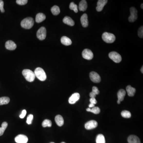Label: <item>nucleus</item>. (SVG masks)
<instances>
[{
	"label": "nucleus",
	"mask_w": 143,
	"mask_h": 143,
	"mask_svg": "<svg viewBox=\"0 0 143 143\" xmlns=\"http://www.w3.org/2000/svg\"><path fill=\"white\" fill-rule=\"evenodd\" d=\"M22 74L28 82H33L35 79V76L34 72L30 70H24L22 71Z\"/></svg>",
	"instance_id": "f257e3e1"
},
{
	"label": "nucleus",
	"mask_w": 143,
	"mask_h": 143,
	"mask_svg": "<svg viewBox=\"0 0 143 143\" xmlns=\"http://www.w3.org/2000/svg\"><path fill=\"white\" fill-rule=\"evenodd\" d=\"M34 22L31 17H27L24 19L21 22V26L23 28L30 29L33 26Z\"/></svg>",
	"instance_id": "f03ea898"
},
{
	"label": "nucleus",
	"mask_w": 143,
	"mask_h": 143,
	"mask_svg": "<svg viewBox=\"0 0 143 143\" xmlns=\"http://www.w3.org/2000/svg\"><path fill=\"white\" fill-rule=\"evenodd\" d=\"M35 77L41 81L45 80L47 78V75L43 69L38 67L36 68L34 71Z\"/></svg>",
	"instance_id": "7ed1b4c3"
},
{
	"label": "nucleus",
	"mask_w": 143,
	"mask_h": 143,
	"mask_svg": "<svg viewBox=\"0 0 143 143\" xmlns=\"http://www.w3.org/2000/svg\"><path fill=\"white\" fill-rule=\"evenodd\" d=\"M103 40L107 43H111L115 41L116 37L115 35L110 33L104 32L102 36Z\"/></svg>",
	"instance_id": "20e7f679"
},
{
	"label": "nucleus",
	"mask_w": 143,
	"mask_h": 143,
	"mask_svg": "<svg viewBox=\"0 0 143 143\" xmlns=\"http://www.w3.org/2000/svg\"><path fill=\"white\" fill-rule=\"evenodd\" d=\"M109 56L110 59L115 63H119L122 61V57L119 54L115 51L111 52L109 54Z\"/></svg>",
	"instance_id": "39448f33"
},
{
	"label": "nucleus",
	"mask_w": 143,
	"mask_h": 143,
	"mask_svg": "<svg viewBox=\"0 0 143 143\" xmlns=\"http://www.w3.org/2000/svg\"><path fill=\"white\" fill-rule=\"evenodd\" d=\"M130 15L128 18V20L130 22H134L136 21L138 18V11L135 8L131 7L130 8Z\"/></svg>",
	"instance_id": "423d86ee"
},
{
	"label": "nucleus",
	"mask_w": 143,
	"mask_h": 143,
	"mask_svg": "<svg viewBox=\"0 0 143 143\" xmlns=\"http://www.w3.org/2000/svg\"><path fill=\"white\" fill-rule=\"evenodd\" d=\"M46 30L44 27L40 28L37 33V37L40 40H43L46 37Z\"/></svg>",
	"instance_id": "0eeeda50"
},
{
	"label": "nucleus",
	"mask_w": 143,
	"mask_h": 143,
	"mask_svg": "<svg viewBox=\"0 0 143 143\" xmlns=\"http://www.w3.org/2000/svg\"><path fill=\"white\" fill-rule=\"evenodd\" d=\"M82 55L84 59L88 60H91L93 57V53L91 50L88 49L83 50L82 53Z\"/></svg>",
	"instance_id": "6e6552de"
},
{
	"label": "nucleus",
	"mask_w": 143,
	"mask_h": 143,
	"mask_svg": "<svg viewBox=\"0 0 143 143\" xmlns=\"http://www.w3.org/2000/svg\"><path fill=\"white\" fill-rule=\"evenodd\" d=\"M90 77L92 82L96 83L100 82L101 78L98 73L95 72H91L90 74Z\"/></svg>",
	"instance_id": "1a4fd4ad"
},
{
	"label": "nucleus",
	"mask_w": 143,
	"mask_h": 143,
	"mask_svg": "<svg viewBox=\"0 0 143 143\" xmlns=\"http://www.w3.org/2000/svg\"><path fill=\"white\" fill-rule=\"evenodd\" d=\"M98 123L97 121L94 120H91L87 122L85 125V129L88 130H92L98 127Z\"/></svg>",
	"instance_id": "9d476101"
},
{
	"label": "nucleus",
	"mask_w": 143,
	"mask_h": 143,
	"mask_svg": "<svg viewBox=\"0 0 143 143\" xmlns=\"http://www.w3.org/2000/svg\"><path fill=\"white\" fill-rule=\"evenodd\" d=\"M28 140L27 137L23 134H20L15 138V141L17 143H27Z\"/></svg>",
	"instance_id": "9b49d317"
},
{
	"label": "nucleus",
	"mask_w": 143,
	"mask_h": 143,
	"mask_svg": "<svg viewBox=\"0 0 143 143\" xmlns=\"http://www.w3.org/2000/svg\"><path fill=\"white\" fill-rule=\"evenodd\" d=\"M80 95L79 93H73L69 99V103L70 104H74L80 99Z\"/></svg>",
	"instance_id": "f8f14e48"
},
{
	"label": "nucleus",
	"mask_w": 143,
	"mask_h": 143,
	"mask_svg": "<svg viewBox=\"0 0 143 143\" xmlns=\"http://www.w3.org/2000/svg\"><path fill=\"white\" fill-rule=\"evenodd\" d=\"M107 2V0H99L97 3V6L96 7L97 11H101L103 9L104 6L106 5Z\"/></svg>",
	"instance_id": "ddd939ff"
},
{
	"label": "nucleus",
	"mask_w": 143,
	"mask_h": 143,
	"mask_svg": "<svg viewBox=\"0 0 143 143\" xmlns=\"http://www.w3.org/2000/svg\"><path fill=\"white\" fill-rule=\"evenodd\" d=\"M81 24L83 27H87L88 26V16L86 14H84L81 16L80 18Z\"/></svg>",
	"instance_id": "4468645a"
},
{
	"label": "nucleus",
	"mask_w": 143,
	"mask_h": 143,
	"mask_svg": "<svg viewBox=\"0 0 143 143\" xmlns=\"http://www.w3.org/2000/svg\"><path fill=\"white\" fill-rule=\"evenodd\" d=\"M5 47L6 49L9 50H14L16 48V44L11 40L8 41L5 43Z\"/></svg>",
	"instance_id": "2eb2a0df"
},
{
	"label": "nucleus",
	"mask_w": 143,
	"mask_h": 143,
	"mask_svg": "<svg viewBox=\"0 0 143 143\" xmlns=\"http://www.w3.org/2000/svg\"><path fill=\"white\" fill-rule=\"evenodd\" d=\"M128 141L129 143H141L140 139L135 135L129 136L128 138Z\"/></svg>",
	"instance_id": "dca6fc26"
},
{
	"label": "nucleus",
	"mask_w": 143,
	"mask_h": 143,
	"mask_svg": "<svg viewBox=\"0 0 143 143\" xmlns=\"http://www.w3.org/2000/svg\"><path fill=\"white\" fill-rule=\"evenodd\" d=\"M61 42L63 45L66 46L70 45L72 43V41L69 38L66 36H63L61 38Z\"/></svg>",
	"instance_id": "f3484780"
},
{
	"label": "nucleus",
	"mask_w": 143,
	"mask_h": 143,
	"mask_svg": "<svg viewBox=\"0 0 143 143\" xmlns=\"http://www.w3.org/2000/svg\"><path fill=\"white\" fill-rule=\"evenodd\" d=\"M63 22L66 24L71 26H74L75 24L74 20L69 16H65L63 19Z\"/></svg>",
	"instance_id": "a211bd4d"
},
{
	"label": "nucleus",
	"mask_w": 143,
	"mask_h": 143,
	"mask_svg": "<svg viewBox=\"0 0 143 143\" xmlns=\"http://www.w3.org/2000/svg\"><path fill=\"white\" fill-rule=\"evenodd\" d=\"M88 7V4L85 0H82L79 3V9L81 11H85Z\"/></svg>",
	"instance_id": "6ab92c4d"
},
{
	"label": "nucleus",
	"mask_w": 143,
	"mask_h": 143,
	"mask_svg": "<svg viewBox=\"0 0 143 143\" xmlns=\"http://www.w3.org/2000/svg\"><path fill=\"white\" fill-rule=\"evenodd\" d=\"M55 121L57 125L59 127H61L64 125V121L62 116L60 115H56L55 118Z\"/></svg>",
	"instance_id": "aec40b11"
},
{
	"label": "nucleus",
	"mask_w": 143,
	"mask_h": 143,
	"mask_svg": "<svg viewBox=\"0 0 143 143\" xmlns=\"http://www.w3.org/2000/svg\"><path fill=\"white\" fill-rule=\"evenodd\" d=\"M127 92L128 95L129 96L133 97L134 96V94L135 93L136 90L135 88H133L131 85H128L126 88Z\"/></svg>",
	"instance_id": "412c9836"
},
{
	"label": "nucleus",
	"mask_w": 143,
	"mask_h": 143,
	"mask_svg": "<svg viewBox=\"0 0 143 143\" xmlns=\"http://www.w3.org/2000/svg\"><path fill=\"white\" fill-rule=\"evenodd\" d=\"M125 96L126 91L125 90L123 89L119 90L117 93L118 98V100L120 101V102L123 101Z\"/></svg>",
	"instance_id": "4be33fe9"
},
{
	"label": "nucleus",
	"mask_w": 143,
	"mask_h": 143,
	"mask_svg": "<svg viewBox=\"0 0 143 143\" xmlns=\"http://www.w3.org/2000/svg\"><path fill=\"white\" fill-rule=\"evenodd\" d=\"M46 19V16L43 14L40 13L37 14L35 18V21L37 23H40L42 22Z\"/></svg>",
	"instance_id": "5701e85b"
},
{
	"label": "nucleus",
	"mask_w": 143,
	"mask_h": 143,
	"mask_svg": "<svg viewBox=\"0 0 143 143\" xmlns=\"http://www.w3.org/2000/svg\"><path fill=\"white\" fill-rule=\"evenodd\" d=\"M86 111L88 112H93L95 114H98L100 113V109H99V107H94L93 108L90 109V108H88L86 109Z\"/></svg>",
	"instance_id": "b1692460"
},
{
	"label": "nucleus",
	"mask_w": 143,
	"mask_h": 143,
	"mask_svg": "<svg viewBox=\"0 0 143 143\" xmlns=\"http://www.w3.org/2000/svg\"><path fill=\"white\" fill-rule=\"evenodd\" d=\"M96 143H106V140L103 134H98L96 139Z\"/></svg>",
	"instance_id": "393cba45"
},
{
	"label": "nucleus",
	"mask_w": 143,
	"mask_h": 143,
	"mask_svg": "<svg viewBox=\"0 0 143 143\" xmlns=\"http://www.w3.org/2000/svg\"><path fill=\"white\" fill-rule=\"evenodd\" d=\"M10 100L9 98L6 97L0 98V106L7 104L10 102Z\"/></svg>",
	"instance_id": "a878e982"
},
{
	"label": "nucleus",
	"mask_w": 143,
	"mask_h": 143,
	"mask_svg": "<svg viewBox=\"0 0 143 143\" xmlns=\"http://www.w3.org/2000/svg\"><path fill=\"white\" fill-rule=\"evenodd\" d=\"M51 11L54 15L56 16L60 14V8L57 6H54L51 8Z\"/></svg>",
	"instance_id": "bb28decb"
},
{
	"label": "nucleus",
	"mask_w": 143,
	"mask_h": 143,
	"mask_svg": "<svg viewBox=\"0 0 143 143\" xmlns=\"http://www.w3.org/2000/svg\"><path fill=\"white\" fill-rule=\"evenodd\" d=\"M1 127L0 128V136L3 135L6 128L8 127V123L4 122L2 123Z\"/></svg>",
	"instance_id": "cd10ccee"
},
{
	"label": "nucleus",
	"mask_w": 143,
	"mask_h": 143,
	"mask_svg": "<svg viewBox=\"0 0 143 143\" xmlns=\"http://www.w3.org/2000/svg\"><path fill=\"white\" fill-rule=\"evenodd\" d=\"M52 122L48 119H45L43 122L42 126L43 127H51L52 126Z\"/></svg>",
	"instance_id": "c85d7f7f"
},
{
	"label": "nucleus",
	"mask_w": 143,
	"mask_h": 143,
	"mask_svg": "<svg viewBox=\"0 0 143 143\" xmlns=\"http://www.w3.org/2000/svg\"><path fill=\"white\" fill-rule=\"evenodd\" d=\"M121 114L122 117L125 118H130L131 117V113L129 111L126 110L122 111L121 112Z\"/></svg>",
	"instance_id": "c756f323"
},
{
	"label": "nucleus",
	"mask_w": 143,
	"mask_h": 143,
	"mask_svg": "<svg viewBox=\"0 0 143 143\" xmlns=\"http://www.w3.org/2000/svg\"><path fill=\"white\" fill-rule=\"evenodd\" d=\"M69 8L71 10L74 11L75 13H77L78 12L77 5L73 2L70 3L69 6Z\"/></svg>",
	"instance_id": "7c9ffc66"
},
{
	"label": "nucleus",
	"mask_w": 143,
	"mask_h": 143,
	"mask_svg": "<svg viewBox=\"0 0 143 143\" xmlns=\"http://www.w3.org/2000/svg\"><path fill=\"white\" fill-rule=\"evenodd\" d=\"M33 116L32 115L30 114L28 115L27 119L26 122L28 125H31L32 123V121L33 119Z\"/></svg>",
	"instance_id": "2f4dec72"
},
{
	"label": "nucleus",
	"mask_w": 143,
	"mask_h": 143,
	"mask_svg": "<svg viewBox=\"0 0 143 143\" xmlns=\"http://www.w3.org/2000/svg\"><path fill=\"white\" fill-rule=\"evenodd\" d=\"M27 0H17L16 1L17 4H18V5H26L27 3Z\"/></svg>",
	"instance_id": "473e14b6"
},
{
	"label": "nucleus",
	"mask_w": 143,
	"mask_h": 143,
	"mask_svg": "<svg viewBox=\"0 0 143 143\" xmlns=\"http://www.w3.org/2000/svg\"><path fill=\"white\" fill-rule=\"evenodd\" d=\"M138 35L140 37L142 38L143 37V27L141 26L138 31Z\"/></svg>",
	"instance_id": "72a5a7b5"
},
{
	"label": "nucleus",
	"mask_w": 143,
	"mask_h": 143,
	"mask_svg": "<svg viewBox=\"0 0 143 143\" xmlns=\"http://www.w3.org/2000/svg\"><path fill=\"white\" fill-rule=\"evenodd\" d=\"M92 92H93L96 95H98L99 93V91L97 87L93 86L92 88Z\"/></svg>",
	"instance_id": "f704fd0d"
},
{
	"label": "nucleus",
	"mask_w": 143,
	"mask_h": 143,
	"mask_svg": "<svg viewBox=\"0 0 143 143\" xmlns=\"http://www.w3.org/2000/svg\"><path fill=\"white\" fill-rule=\"evenodd\" d=\"M0 11L3 13L5 12V10L4 9V2L2 0H0Z\"/></svg>",
	"instance_id": "c9c22d12"
},
{
	"label": "nucleus",
	"mask_w": 143,
	"mask_h": 143,
	"mask_svg": "<svg viewBox=\"0 0 143 143\" xmlns=\"http://www.w3.org/2000/svg\"><path fill=\"white\" fill-rule=\"evenodd\" d=\"M27 112L26 110H23L22 111V112L21 114L20 115V117L21 118V119H23L24 118V117L26 116V114Z\"/></svg>",
	"instance_id": "e433bc0d"
},
{
	"label": "nucleus",
	"mask_w": 143,
	"mask_h": 143,
	"mask_svg": "<svg viewBox=\"0 0 143 143\" xmlns=\"http://www.w3.org/2000/svg\"><path fill=\"white\" fill-rule=\"evenodd\" d=\"M90 103L93 104H95L97 103V101L96 100L95 98H91L90 99Z\"/></svg>",
	"instance_id": "4c0bfd02"
},
{
	"label": "nucleus",
	"mask_w": 143,
	"mask_h": 143,
	"mask_svg": "<svg viewBox=\"0 0 143 143\" xmlns=\"http://www.w3.org/2000/svg\"><path fill=\"white\" fill-rule=\"evenodd\" d=\"M96 95L95 94V93H93V92L91 91L90 93V96L91 98H95L96 97Z\"/></svg>",
	"instance_id": "58836bf2"
},
{
	"label": "nucleus",
	"mask_w": 143,
	"mask_h": 143,
	"mask_svg": "<svg viewBox=\"0 0 143 143\" xmlns=\"http://www.w3.org/2000/svg\"><path fill=\"white\" fill-rule=\"evenodd\" d=\"M94 107H95V104H93L90 103L89 105V108H90V109Z\"/></svg>",
	"instance_id": "ea45409f"
},
{
	"label": "nucleus",
	"mask_w": 143,
	"mask_h": 143,
	"mask_svg": "<svg viewBox=\"0 0 143 143\" xmlns=\"http://www.w3.org/2000/svg\"><path fill=\"white\" fill-rule=\"evenodd\" d=\"M143 66H142V67H141V73H143Z\"/></svg>",
	"instance_id": "a19ab883"
},
{
	"label": "nucleus",
	"mask_w": 143,
	"mask_h": 143,
	"mask_svg": "<svg viewBox=\"0 0 143 143\" xmlns=\"http://www.w3.org/2000/svg\"><path fill=\"white\" fill-rule=\"evenodd\" d=\"M143 4L142 3L141 4V9H143Z\"/></svg>",
	"instance_id": "79ce46f5"
},
{
	"label": "nucleus",
	"mask_w": 143,
	"mask_h": 143,
	"mask_svg": "<svg viewBox=\"0 0 143 143\" xmlns=\"http://www.w3.org/2000/svg\"><path fill=\"white\" fill-rule=\"evenodd\" d=\"M117 103L118 104H120V101H119V100H118L117 101Z\"/></svg>",
	"instance_id": "37998d69"
},
{
	"label": "nucleus",
	"mask_w": 143,
	"mask_h": 143,
	"mask_svg": "<svg viewBox=\"0 0 143 143\" xmlns=\"http://www.w3.org/2000/svg\"><path fill=\"white\" fill-rule=\"evenodd\" d=\"M61 143H65V142H61Z\"/></svg>",
	"instance_id": "c03bdc74"
},
{
	"label": "nucleus",
	"mask_w": 143,
	"mask_h": 143,
	"mask_svg": "<svg viewBox=\"0 0 143 143\" xmlns=\"http://www.w3.org/2000/svg\"><path fill=\"white\" fill-rule=\"evenodd\" d=\"M54 143V142H51V143Z\"/></svg>",
	"instance_id": "a18cd8bd"
}]
</instances>
